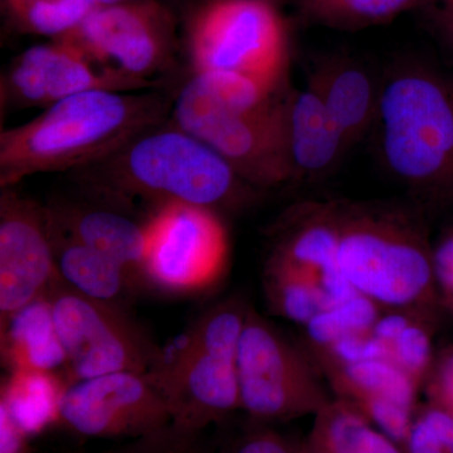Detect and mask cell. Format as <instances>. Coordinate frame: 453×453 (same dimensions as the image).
<instances>
[{
  "label": "cell",
  "mask_w": 453,
  "mask_h": 453,
  "mask_svg": "<svg viewBox=\"0 0 453 453\" xmlns=\"http://www.w3.org/2000/svg\"><path fill=\"white\" fill-rule=\"evenodd\" d=\"M169 101L157 92L88 91L0 134V187L42 173L83 170L160 124Z\"/></svg>",
  "instance_id": "cell-1"
},
{
  "label": "cell",
  "mask_w": 453,
  "mask_h": 453,
  "mask_svg": "<svg viewBox=\"0 0 453 453\" xmlns=\"http://www.w3.org/2000/svg\"><path fill=\"white\" fill-rule=\"evenodd\" d=\"M242 74L196 73L179 92L175 127L213 149L246 183L275 187L291 180L286 149V95Z\"/></svg>",
  "instance_id": "cell-2"
},
{
  "label": "cell",
  "mask_w": 453,
  "mask_h": 453,
  "mask_svg": "<svg viewBox=\"0 0 453 453\" xmlns=\"http://www.w3.org/2000/svg\"><path fill=\"white\" fill-rule=\"evenodd\" d=\"M336 261L354 291L383 310L442 311L432 241L416 211L380 203L340 202Z\"/></svg>",
  "instance_id": "cell-3"
},
{
  "label": "cell",
  "mask_w": 453,
  "mask_h": 453,
  "mask_svg": "<svg viewBox=\"0 0 453 453\" xmlns=\"http://www.w3.org/2000/svg\"><path fill=\"white\" fill-rule=\"evenodd\" d=\"M375 124L387 168L434 204L453 203V81L403 65L384 81Z\"/></svg>",
  "instance_id": "cell-4"
},
{
  "label": "cell",
  "mask_w": 453,
  "mask_h": 453,
  "mask_svg": "<svg viewBox=\"0 0 453 453\" xmlns=\"http://www.w3.org/2000/svg\"><path fill=\"white\" fill-rule=\"evenodd\" d=\"M85 172L92 187L118 198L149 199L219 211L241 201L243 180L219 153L192 134L145 131Z\"/></svg>",
  "instance_id": "cell-5"
},
{
  "label": "cell",
  "mask_w": 453,
  "mask_h": 453,
  "mask_svg": "<svg viewBox=\"0 0 453 453\" xmlns=\"http://www.w3.org/2000/svg\"><path fill=\"white\" fill-rule=\"evenodd\" d=\"M249 310L238 297L211 306L146 372L168 403L173 428L198 434L241 410L237 351Z\"/></svg>",
  "instance_id": "cell-6"
},
{
  "label": "cell",
  "mask_w": 453,
  "mask_h": 453,
  "mask_svg": "<svg viewBox=\"0 0 453 453\" xmlns=\"http://www.w3.org/2000/svg\"><path fill=\"white\" fill-rule=\"evenodd\" d=\"M241 410L255 421L316 416L333 401L308 350L250 306L237 351Z\"/></svg>",
  "instance_id": "cell-7"
},
{
  "label": "cell",
  "mask_w": 453,
  "mask_h": 453,
  "mask_svg": "<svg viewBox=\"0 0 453 453\" xmlns=\"http://www.w3.org/2000/svg\"><path fill=\"white\" fill-rule=\"evenodd\" d=\"M188 47L196 73H237L282 88L288 26L266 0H211L190 23Z\"/></svg>",
  "instance_id": "cell-8"
},
{
  "label": "cell",
  "mask_w": 453,
  "mask_h": 453,
  "mask_svg": "<svg viewBox=\"0 0 453 453\" xmlns=\"http://www.w3.org/2000/svg\"><path fill=\"white\" fill-rule=\"evenodd\" d=\"M73 381L119 372H149L162 348L125 306L89 299L59 280L49 291Z\"/></svg>",
  "instance_id": "cell-9"
},
{
  "label": "cell",
  "mask_w": 453,
  "mask_h": 453,
  "mask_svg": "<svg viewBox=\"0 0 453 453\" xmlns=\"http://www.w3.org/2000/svg\"><path fill=\"white\" fill-rule=\"evenodd\" d=\"M144 286L174 296L201 294L222 279L228 234L217 211L196 205H159L146 220Z\"/></svg>",
  "instance_id": "cell-10"
},
{
  "label": "cell",
  "mask_w": 453,
  "mask_h": 453,
  "mask_svg": "<svg viewBox=\"0 0 453 453\" xmlns=\"http://www.w3.org/2000/svg\"><path fill=\"white\" fill-rule=\"evenodd\" d=\"M55 40L73 44L107 73L149 88L155 86L150 77L172 59L174 18L157 0L97 5Z\"/></svg>",
  "instance_id": "cell-11"
},
{
  "label": "cell",
  "mask_w": 453,
  "mask_h": 453,
  "mask_svg": "<svg viewBox=\"0 0 453 453\" xmlns=\"http://www.w3.org/2000/svg\"><path fill=\"white\" fill-rule=\"evenodd\" d=\"M59 426L82 437L142 440L169 428L172 414L146 372H119L73 381Z\"/></svg>",
  "instance_id": "cell-12"
},
{
  "label": "cell",
  "mask_w": 453,
  "mask_h": 453,
  "mask_svg": "<svg viewBox=\"0 0 453 453\" xmlns=\"http://www.w3.org/2000/svg\"><path fill=\"white\" fill-rule=\"evenodd\" d=\"M59 281L46 207L2 189L0 196V323Z\"/></svg>",
  "instance_id": "cell-13"
},
{
  "label": "cell",
  "mask_w": 453,
  "mask_h": 453,
  "mask_svg": "<svg viewBox=\"0 0 453 453\" xmlns=\"http://www.w3.org/2000/svg\"><path fill=\"white\" fill-rule=\"evenodd\" d=\"M146 89L107 73L73 44L61 40L25 50L3 80V100L13 106L47 107L88 91Z\"/></svg>",
  "instance_id": "cell-14"
},
{
  "label": "cell",
  "mask_w": 453,
  "mask_h": 453,
  "mask_svg": "<svg viewBox=\"0 0 453 453\" xmlns=\"http://www.w3.org/2000/svg\"><path fill=\"white\" fill-rule=\"evenodd\" d=\"M340 202H308L288 211L280 226L266 266L282 268L320 282L333 305L357 292L340 273Z\"/></svg>",
  "instance_id": "cell-15"
},
{
  "label": "cell",
  "mask_w": 453,
  "mask_h": 453,
  "mask_svg": "<svg viewBox=\"0 0 453 453\" xmlns=\"http://www.w3.org/2000/svg\"><path fill=\"white\" fill-rule=\"evenodd\" d=\"M46 208L71 234L124 268L136 288H145L146 220L85 203L59 202Z\"/></svg>",
  "instance_id": "cell-16"
},
{
  "label": "cell",
  "mask_w": 453,
  "mask_h": 453,
  "mask_svg": "<svg viewBox=\"0 0 453 453\" xmlns=\"http://www.w3.org/2000/svg\"><path fill=\"white\" fill-rule=\"evenodd\" d=\"M283 121L292 179L325 174L349 149L323 100L309 85L286 95Z\"/></svg>",
  "instance_id": "cell-17"
},
{
  "label": "cell",
  "mask_w": 453,
  "mask_h": 453,
  "mask_svg": "<svg viewBox=\"0 0 453 453\" xmlns=\"http://www.w3.org/2000/svg\"><path fill=\"white\" fill-rule=\"evenodd\" d=\"M308 85L323 100L348 146L362 139L375 124L380 88L357 62L339 57L325 61Z\"/></svg>",
  "instance_id": "cell-18"
},
{
  "label": "cell",
  "mask_w": 453,
  "mask_h": 453,
  "mask_svg": "<svg viewBox=\"0 0 453 453\" xmlns=\"http://www.w3.org/2000/svg\"><path fill=\"white\" fill-rule=\"evenodd\" d=\"M47 226L57 273L67 288L89 299L125 306L138 288L112 259L71 234L49 213Z\"/></svg>",
  "instance_id": "cell-19"
},
{
  "label": "cell",
  "mask_w": 453,
  "mask_h": 453,
  "mask_svg": "<svg viewBox=\"0 0 453 453\" xmlns=\"http://www.w3.org/2000/svg\"><path fill=\"white\" fill-rule=\"evenodd\" d=\"M0 353L7 372H59L70 377L49 294L0 323Z\"/></svg>",
  "instance_id": "cell-20"
},
{
  "label": "cell",
  "mask_w": 453,
  "mask_h": 453,
  "mask_svg": "<svg viewBox=\"0 0 453 453\" xmlns=\"http://www.w3.org/2000/svg\"><path fill=\"white\" fill-rule=\"evenodd\" d=\"M73 383L59 372H7L0 387V410L29 438L61 423L65 389Z\"/></svg>",
  "instance_id": "cell-21"
},
{
  "label": "cell",
  "mask_w": 453,
  "mask_h": 453,
  "mask_svg": "<svg viewBox=\"0 0 453 453\" xmlns=\"http://www.w3.org/2000/svg\"><path fill=\"white\" fill-rule=\"evenodd\" d=\"M335 398L357 410L372 403H395L417 411L422 387L389 359H372L323 372Z\"/></svg>",
  "instance_id": "cell-22"
},
{
  "label": "cell",
  "mask_w": 453,
  "mask_h": 453,
  "mask_svg": "<svg viewBox=\"0 0 453 453\" xmlns=\"http://www.w3.org/2000/svg\"><path fill=\"white\" fill-rule=\"evenodd\" d=\"M309 438L326 453H404L356 405L339 398L316 414Z\"/></svg>",
  "instance_id": "cell-23"
},
{
  "label": "cell",
  "mask_w": 453,
  "mask_h": 453,
  "mask_svg": "<svg viewBox=\"0 0 453 453\" xmlns=\"http://www.w3.org/2000/svg\"><path fill=\"white\" fill-rule=\"evenodd\" d=\"M264 288L271 311L301 326L332 306L320 282L282 268L265 266Z\"/></svg>",
  "instance_id": "cell-24"
},
{
  "label": "cell",
  "mask_w": 453,
  "mask_h": 453,
  "mask_svg": "<svg viewBox=\"0 0 453 453\" xmlns=\"http://www.w3.org/2000/svg\"><path fill=\"white\" fill-rule=\"evenodd\" d=\"M5 13L19 31L59 37L80 25L96 0H3Z\"/></svg>",
  "instance_id": "cell-25"
},
{
  "label": "cell",
  "mask_w": 453,
  "mask_h": 453,
  "mask_svg": "<svg viewBox=\"0 0 453 453\" xmlns=\"http://www.w3.org/2000/svg\"><path fill=\"white\" fill-rule=\"evenodd\" d=\"M381 311L383 309L377 303L357 294L319 312L303 326L309 353L327 347L345 336L371 333Z\"/></svg>",
  "instance_id": "cell-26"
},
{
  "label": "cell",
  "mask_w": 453,
  "mask_h": 453,
  "mask_svg": "<svg viewBox=\"0 0 453 453\" xmlns=\"http://www.w3.org/2000/svg\"><path fill=\"white\" fill-rule=\"evenodd\" d=\"M422 0H303L308 19L335 28H362L387 22Z\"/></svg>",
  "instance_id": "cell-27"
},
{
  "label": "cell",
  "mask_w": 453,
  "mask_h": 453,
  "mask_svg": "<svg viewBox=\"0 0 453 453\" xmlns=\"http://www.w3.org/2000/svg\"><path fill=\"white\" fill-rule=\"evenodd\" d=\"M437 323V315L414 312L388 349L389 360L422 389L437 353L434 344Z\"/></svg>",
  "instance_id": "cell-28"
},
{
  "label": "cell",
  "mask_w": 453,
  "mask_h": 453,
  "mask_svg": "<svg viewBox=\"0 0 453 453\" xmlns=\"http://www.w3.org/2000/svg\"><path fill=\"white\" fill-rule=\"evenodd\" d=\"M404 453H453V416L436 405L419 404L403 445Z\"/></svg>",
  "instance_id": "cell-29"
},
{
  "label": "cell",
  "mask_w": 453,
  "mask_h": 453,
  "mask_svg": "<svg viewBox=\"0 0 453 453\" xmlns=\"http://www.w3.org/2000/svg\"><path fill=\"white\" fill-rule=\"evenodd\" d=\"M432 267L438 303L453 316V223L432 242Z\"/></svg>",
  "instance_id": "cell-30"
},
{
  "label": "cell",
  "mask_w": 453,
  "mask_h": 453,
  "mask_svg": "<svg viewBox=\"0 0 453 453\" xmlns=\"http://www.w3.org/2000/svg\"><path fill=\"white\" fill-rule=\"evenodd\" d=\"M422 393L426 402L453 416V342L437 350Z\"/></svg>",
  "instance_id": "cell-31"
},
{
  "label": "cell",
  "mask_w": 453,
  "mask_h": 453,
  "mask_svg": "<svg viewBox=\"0 0 453 453\" xmlns=\"http://www.w3.org/2000/svg\"><path fill=\"white\" fill-rule=\"evenodd\" d=\"M288 437L267 427L253 428L238 438L226 453H299Z\"/></svg>",
  "instance_id": "cell-32"
},
{
  "label": "cell",
  "mask_w": 453,
  "mask_h": 453,
  "mask_svg": "<svg viewBox=\"0 0 453 453\" xmlns=\"http://www.w3.org/2000/svg\"><path fill=\"white\" fill-rule=\"evenodd\" d=\"M196 434L178 431L170 426L160 434L142 438L145 447L140 453H203L196 447Z\"/></svg>",
  "instance_id": "cell-33"
},
{
  "label": "cell",
  "mask_w": 453,
  "mask_h": 453,
  "mask_svg": "<svg viewBox=\"0 0 453 453\" xmlns=\"http://www.w3.org/2000/svg\"><path fill=\"white\" fill-rule=\"evenodd\" d=\"M29 438L0 410V453H32Z\"/></svg>",
  "instance_id": "cell-34"
},
{
  "label": "cell",
  "mask_w": 453,
  "mask_h": 453,
  "mask_svg": "<svg viewBox=\"0 0 453 453\" xmlns=\"http://www.w3.org/2000/svg\"><path fill=\"white\" fill-rule=\"evenodd\" d=\"M431 14L438 35L453 52V0H431Z\"/></svg>",
  "instance_id": "cell-35"
},
{
  "label": "cell",
  "mask_w": 453,
  "mask_h": 453,
  "mask_svg": "<svg viewBox=\"0 0 453 453\" xmlns=\"http://www.w3.org/2000/svg\"><path fill=\"white\" fill-rule=\"evenodd\" d=\"M299 453H326L323 449H320L315 442H312L310 438L305 442L301 443Z\"/></svg>",
  "instance_id": "cell-36"
},
{
  "label": "cell",
  "mask_w": 453,
  "mask_h": 453,
  "mask_svg": "<svg viewBox=\"0 0 453 453\" xmlns=\"http://www.w3.org/2000/svg\"><path fill=\"white\" fill-rule=\"evenodd\" d=\"M98 5L115 4V3L129 2V0H96Z\"/></svg>",
  "instance_id": "cell-37"
}]
</instances>
